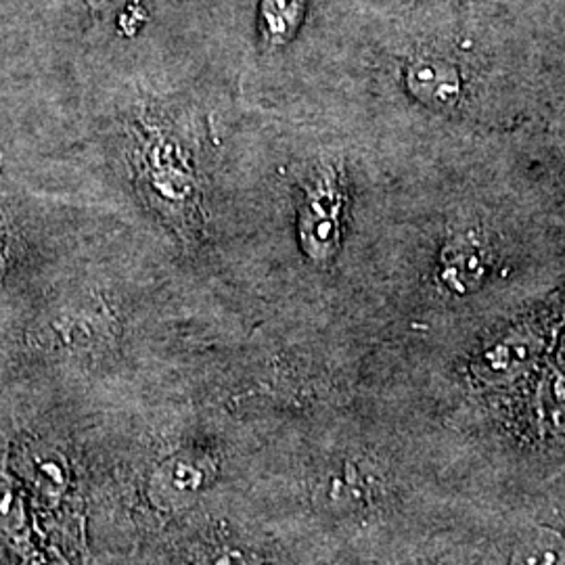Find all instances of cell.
Wrapping results in <instances>:
<instances>
[{
	"instance_id": "1",
	"label": "cell",
	"mask_w": 565,
	"mask_h": 565,
	"mask_svg": "<svg viewBox=\"0 0 565 565\" xmlns=\"http://www.w3.org/2000/svg\"><path fill=\"white\" fill-rule=\"evenodd\" d=\"M342 207L340 181L331 170H324L308 189L300 216V237L315 260H327L335 254L342 237Z\"/></svg>"
},
{
	"instance_id": "2",
	"label": "cell",
	"mask_w": 565,
	"mask_h": 565,
	"mask_svg": "<svg viewBox=\"0 0 565 565\" xmlns=\"http://www.w3.org/2000/svg\"><path fill=\"white\" fill-rule=\"evenodd\" d=\"M214 478V463L198 450H182L156 467L149 480V497L163 511L191 505Z\"/></svg>"
},
{
	"instance_id": "3",
	"label": "cell",
	"mask_w": 565,
	"mask_h": 565,
	"mask_svg": "<svg viewBox=\"0 0 565 565\" xmlns=\"http://www.w3.org/2000/svg\"><path fill=\"white\" fill-rule=\"evenodd\" d=\"M408 90L434 109L455 107L463 93V78L455 63L438 55H419L406 67Z\"/></svg>"
},
{
	"instance_id": "4",
	"label": "cell",
	"mask_w": 565,
	"mask_h": 565,
	"mask_svg": "<svg viewBox=\"0 0 565 565\" xmlns=\"http://www.w3.org/2000/svg\"><path fill=\"white\" fill-rule=\"evenodd\" d=\"M488 264L484 239L473 231H463L446 242L440 256V279L450 291L467 294L484 281Z\"/></svg>"
},
{
	"instance_id": "5",
	"label": "cell",
	"mask_w": 565,
	"mask_h": 565,
	"mask_svg": "<svg viewBox=\"0 0 565 565\" xmlns=\"http://www.w3.org/2000/svg\"><path fill=\"white\" fill-rule=\"evenodd\" d=\"M21 478L42 501L57 503L70 486V467L57 448L25 445L20 450Z\"/></svg>"
},
{
	"instance_id": "6",
	"label": "cell",
	"mask_w": 565,
	"mask_h": 565,
	"mask_svg": "<svg viewBox=\"0 0 565 565\" xmlns=\"http://www.w3.org/2000/svg\"><path fill=\"white\" fill-rule=\"evenodd\" d=\"M25 484L0 467V539L20 541L28 532Z\"/></svg>"
},
{
	"instance_id": "7",
	"label": "cell",
	"mask_w": 565,
	"mask_h": 565,
	"mask_svg": "<svg viewBox=\"0 0 565 565\" xmlns=\"http://www.w3.org/2000/svg\"><path fill=\"white\" fill-rule=\"evenodd\" d=\"M203 565H258L254 559H249L243 551H237L233 546H218L216 551L207 553Z\"/></svg>"
},
{
	"instance_id": "8",
	"label": "cell",
	"mask_w": 565,
	"mask_h": 565,
	"mask_svg": "<svg viewBox=\"0 0 565 565\" xmlns=\"http://www.w3.org/2000/svg\"><path fill=\"white\" fill-rule=\"evenodd\" d=\"M116 0H90V4H95L97 9H107V7H111Z\"/></svg>"
}]
</instances>
